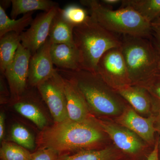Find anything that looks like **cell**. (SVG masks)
I'll return each mask as SVG.
<instances>
[{
	"label": "cell",
	"instance_id": "cell-29",
	"mask_svg": "<svg viewBox=\"0 0 160 160\" xmlns=\"http://www.w3.org/2000/svg\"><path fill=\"white\" fill-rule=\"evenodd\" d=\"M150 89L151 91L152 90L155 95L160 100V83H158L150 87Z\"/></svg>",
	"mask_w": 160,
	"mask_h": 160
},
{
	"label": "cell",
	"instance_id": "cell-27",
	"mask_svg": "<svg viewBox=\"0 0 160 160\" xmlns=\"http://www.w3.org/2000/svg\"><path fill=\"white\" fill-rule=\"evenodd\" d=\"M5 115L4 112L0 113V140L2 141L5 134Z\"/></svg>",
	"mask_w": 160,
	"mask_h": 160
},
{
	"label": "cell",
	"instance_id": "cell-28",
	"mask_svg": "<svg viewBox=\"0 0 160 160\" xmlns=\"http://www.w3.org/2000/svg\"><path fill=\"white\" fill-rule=\"evenodd\" d=\"M147 160H159L158 143H156V145H155L153 150L149 155Z\"/></svg>",
	"mask_w": 160,
	"mask_h": 160
},
{
	"label": "cell",
	"instance_id": "cell-3",
	"mask_svg": "<svg viewBox=\"0 0 160 160\" xmlns=\"http://www.w3.org/2000/svg\"><path fill=\"white\" fill-rule=\"evenodd\" d=\"M121 40L131 85L145 88L146 83L160 74L157 50L146 38L123 35Z\"/></svg>",
	"mask_w": 160,
	"mask_h": 160
},
{
	"label": "cell",
	"instance_id": "cell-9",
	"mask_svg": "<svg viewBox=\"0 0 160 160\" xmlns=\"http://www.w3.org/2000/svg\"><path fill=\"white\" fill-rule=\"evenodd\" d=\"M52 42L49 38L34 54L29 63L28 84L32 87L39 85L52 77L56 71L50 53Z\"/></svg>",
	"mask_w": 160,
	"mask_h": 160
},
{
	"label": "cell",
	"instance_id": "cell-14",
	"mask_svg": "<svg viewBox=\"0 0 160 160\" xmlns=\"http://www.w3.org/2000/svg\"><path fill=\"white\" fill-rule=\"evenodd\" d=\"M59 9V7L52 22L49 38L52 43L66 44L76 48L73 35L74 27L64 18Z\"/></svg>",
	"mask_w": 160,
	"mask_h": 160
},
{
	"label": "cell",
	"instance_id": "cell-18",
	"mask_svg": "<svg viewBox=\"0 0 160 160\" xmlns=\"http://www.w3.org/2000/svg\"><path fill=\"white\" fill-rule=\"evenodd\" d=\"M11 18L15 19L18 16L42 10L44 12L50 11L58 6L57 3L49 0H12Z\"/></svg>",
	"mask_w": 160,
	"mask_h": 160
},
{
	"label": "cell",
	"instance_id": "cell-17",
	"mask_svg": "<svg viewBox=\"0 0 160 160\" xmlns=\"http://www.w3.org/2000/svg\"><path fill=\"white\" fill-rule=\"evenodd\" d=\"M124 7L131 8L151 24L160 17V0H123Z\"/></svg>",
	"mask_w": 160,
	"mask_h": 160
},
{
	"label": "cell",
	"instance_id": "cell-33",
	"mask_svg": "<svg viewBox=\"0 0 160 160\" xmlns=\"http://www.w3.org/2000/svg\"><path fill=\"white\" fill-rule=\"evenodd\" d=\"M159 127H160L159 131H160V126H159Z\"/></svg>",
	"mask_w": 160,
	"mask_h": 160
},
{
	"label": "cell",
	"instance_id": "cell-22",
	"mask_svg": "<svg viewBox=\"0 0 160 160\" xmlns=\"http://www.w3.org/2000/svg\"><path fill=\"white\" fill-rule=\"evenodd\" d=\"M32 155L28 149L10 142H3L0 149L1 160H31Z\"/></svg>",
	"mask_w": 160,
	"mask_h": 160
},
{
	"label": "cell",
	"instance_id": "cell-32",
	"mask_svg": "<svg viewBox=\"0 0 160 160\" xmlns=\"http://www.w3.org/2000/svg\"><path fill=\"white\" fill-rule=\"evenodd\" d=\"M158 67H159V70H160V59L159 60V61Z\"/></svg>",
	"mask_w": 160,
	"mask_h": 160
},
{
	"label": "cell",
	"instance_id": "cell-8",
	"mask_svg": "<svg viewBox=\"0 0 160 160\" xmlns=\"http://www.w3.org/2000/svg\"><path fill=\"white\" fill-rule=\"evenodd\" d=\"M59 6L50 11L38 15L32 20L30 27L20 34L21 44L34 54L49 38L52 22L57 12Z\"/></svg>",
	"mask_w": 160,
	"mask_h": 160
},
{
	"label": "cell",
	"instance_id": "cell-25",
	"mask_svg": "<svg viewBox=\"0 0 160 160\" xmlns=\"http://www.w3.org/2000/svg\"><path fill=\"white\" fill-rule=\"evenodd\" d=\"M59 154L58 152L50 148H41L32 153L31 160H58Z\"/></svg>",
	"mask_w": 160,
	"mask_h": 160
},
{
	"label": "cell",
	"instance_id": "cell-4",
	"mask_svg": "<svg viewBox=\"0 0 160 160\" xmlns=\"http://www.w3.org/2000/svg\"><path fill=\"white\" fill-rule=\"evenodd\" d=\"M90 15L103 28L113 33L149 38L152 33L151 24L129 7L109 9L96 0H82Z\"/></svg>",
	"mask_w": 160,
	"mask_h": 160
},
{
	"label": "cell",
	"instance_id": "cell-19",
	"mask_svg": "<svg viewBox=\"0 0 160 160\" xmlns=\"http://www.w3.org/2000/svg\"><path fill=\"white\" fill-rule=\"evenodd\" d=\"M33 12L24 14L18 20L10 18L6 14V9L0 6V38L10 32L21 34L26 27L30 26L33 18Z\"/></svg>",
	"mask_w": 160,
	"mask_h": 160
},
{
	"label": "cell",
	"instance_id": "cell-2",
	"mask_svg": "<svg viewBox=\"0 0 160 160\" xmlns=\"http://www.w3.org/2000/svg\"><path fill=\"white\" fill-rule=\"evenodd\" d=\"M73 39L82 70L96 73L100 59L112 48L121 47V40L103 28L90 15L73 29Z\"/></svg>",
	"mask_w": 160,
	"mask_h": 160
},
{
	"label": "cell",
	"instance_id": "cell-30",
	"mask_svg": "<svg viewBox=\"0 0 160 160\" xmlns=\"http://www.w3.org/2000/svg\"><path fill=\"white\" fill-rule=\"evenodd\" d=\"M101 3H103V5L105 6H112L116 5L118 3H121L122 1L120 0H102L101 1Z\"/></svg>",
	"mask_w": 160,
	"mask_h": 160
},
{
	"label": "cell",
	"instance_id": "cell-23",
	"mask_svg": "<svg viewBox=\"0 0 160 160\" xmlns=\"http://www.w3.org/2000/svg\"><path fill=\"white\" fill-rule=\"evenodd\" d=\"M59 10L64 18L74 27L85 23L90 16L86 9L77 5H68Z\"/></svg>",
	"mask_w": 160,
	"mask_h": 160
},
{
	"label": "cell",
	"instance_id": "cell-1",
	"mask_svg": "<svg viewBox=\"0 0 160 160\" xmlns=\"http://www.w3.org/2000/svg\"><path fill=\"white\" fill-rule=\"evenodd\" d=\"M102 138V132L90 121L78 122L68 119L43 129L38 144L41 148H50L59 153L89 148Z\"/></svg>",
	"mask_w": 160,
	"mask_h": 160
},
{
	"label": "cell",
	"instance_id": "cell-13",
	"mask_svg": "<svg viewBox=\"0 0 160 160\" xmlns=\"http://www.w3.org/2000/svg\"><path fill=\"white\" fill-rule=\"evenodd\" d=\"M50 53L53 65L57 69L80 70L79 57L76 48L64 44L52 43Z\"/></svg>",
	"mask_w": 160,
	"mask_h": 160
},
{
	"label": "cell",
	"instance_id": "cell-12",
	"mask_svg": "<svg viewBox=\"0 0 160 160\" xmlns=\"http://www.w3.org/2000/svg\"><path fill=\"white\" fill-rule=\"evenodd\" d=\"M120 121L123 126L147 142H153L155 131L153 118L142 117L134 110L129 109L125 112Z\"/></svg>",
	"mask_w": 160,
	"mask_h": 160
},
{
	"label": "cell",
	"instance_id": "cell-16",
	"mask_svg": "<svg viewBox=\"0 0 160 160\" xmlns=\"http://www.w3.org/2000/svg\"><path fill=\"white\" fill-rule=\"evenodd\" d=\"M21 43L20 35L10 32L0 38V70L4 74L15 57Z\"/></svg>",
	"mask_w": 160,
	"mask_h": 160
},
{
	"label": "cell",
	"instance_id": "cell-24",
	"mask_svg": "<svg viewBox=\"0 0 160 160\" xmlns=\"http://www.w3.org/2000/svg\"><path fill=\"white\" fill-rule=\"evenodd\" d=\"M11 138L16 144L27 149L35 147L34 138L28 129L20 124H15L11 130Z\"/></svg>",
	"mask_w": 160,
	"mask_h": 160
},
{
	"label": "cell",
	"instance_id": "cell-10",
	"mask_svg": "<svg viewBox=\"0 0 160 160\" xmlns=\"http://www.w3.org/2000/svg\"><path fill=\"white\" fill-rule=\"evenodd\" d=\"M100 125L118 148L126 153L135 154L142 148V142L137 135L127 128L103 122Z\"/></svg>",
	"mask_w": 160,
	"mask_h": 160
},
{
	"label": "cell",
	"instance_id": "cell-21",
	"mask_svg": "<svg viewBox=\"0 0 160 160\" xmlns=\"http://www.w3.org/2000/svg\"><path fill=\"white\" fill-rule=\"evenodd\" d=\"M58 160H117L116 156L112 149L101 150L86 149L75 154L66 155Z\"/></svg>",
	"mask_w": 160,
	"mask_h": 160
},
{
	"label": "cell",
	"instance_id": "cell-5",
	"mask_svg": "<svg viewBox=\"0 0 160 160\" xmlns=\"http://www.w3.org/2000/svg\"><path fill=\"white\" fill-rule=\"evenodd\" d=\"M96 73L115 91L131 85L121 46L106 52L98 65Z\"/></svg>",
	"mask_w": 160,
	"mask_h": 160
},
{
	"label": "cell",
	"instance_id": "cell-6",
	"mask_svg": "<svg viewBox=\"0 0 160 160\" xmlns=\"http://www.w3.org/2000/svg\"><path fill=\"white\" fill-rule=\"evenodd\" d=\"M37 88L48 106L55 122H61L69 119L64 79L57 70L52 77Z\"/></svg>",
	"mask_w": 160,
	"mask_h": 160
},
{
	"label": "cell",
	"instance_id": "cell-15",
	"mask_svg": "<svg viewBox=\"0 0 160 160\" xmlns=\"http://www.w3.org/2000/svg\"><path fill=\"white\" fill-rule=\"evenodd\" d=\"M115 91L138 112L142 113L149 112L150 107V99L145 87L129 85Z\"/></svg>",
	"mask_w": 160,
	"mask_h": 160
},
{
	"label": "cell",
	"instance_id": "cell-20",
	"mask_svg": "<svg viewBox=\"0 0 160 160\" xmlns=\"http://www.w3.org/2000/svg\"><path fill=\"white\" fill-rule=\"evenodd\" d=\"M13 106L16 111L32 122L40 129L43 130L46 128L47 124L46 117L33 102L23 100L21 97L15 102Z\"/></svg>",
	"mask_w": 160,
	"mask_h": 160
},
{
	"label": "cell",
	"instance_id": "cell-31",
	"mask_svg": "<svg viewBox=\"0 0 160 160\" xmlns=\"http://www.w3.org/2000/svg\"><path fill=\"white\" fill-rule=\"evenodd\" d=\"M152 26H156V27L160 28V17L158 18L157 19L154 21L153 22L151 23Z\"/></svg>",
	"mask_w": 160,
	"mask_h": 160
},
{
	"label": "cell",
	"instance_id": "cell-26",
	"mask_svg": "<svg viewBox=\"0 0 160 160\" xmlns=\"http://www.w3.org/2000/svg\"><path fill=\"white\" fill-rule=\"evenodd\" d=\"M152 26V33L155 40V46L160 56V28Z\"/></svg>",
	"mask_w": 160,
	"mask_h": 160
},
{
	"label": "cell",
	"instance_id": "cell-7",
	"mask_svg": "<svg viewBox=\"0 0 160 160\" xmlns=\"http://www.w3.org/2000/svg\"><path fill=\"white\" fill-rule=\"evenodd\" d=\"M31 52L20 44L12 62L6 68L4 75L9 85L12 100L17 102L27 89Z\"/></svg>",
	"mask_w": 160,
	"mask_h": 160
},
{
	"label": "cell",
	"instance_id": "cell-11",
	"mask_svg": "<svg viewBox=\"0 0 160 160\" xmlns=\"http://www.w3.org/2000/svg\"><path fill=\"white\" fill-rule=\"evenodd\" d=\"M63 79L69 119L78 122L89 121V105L83 95L72 82Z\"/></svg>",
	"mask_w": 160,
	"mask_h": 160
}]
</instances>
